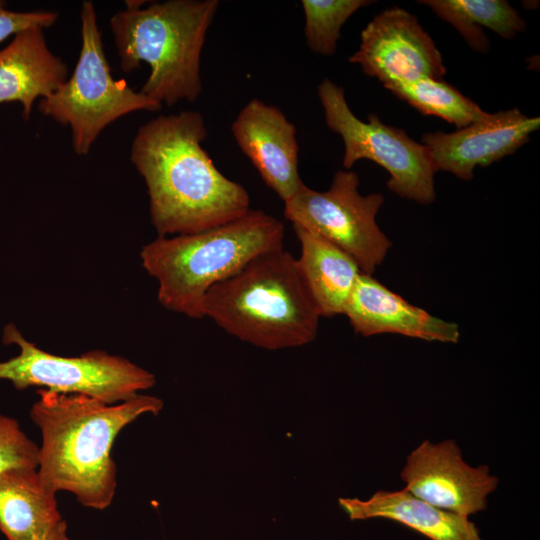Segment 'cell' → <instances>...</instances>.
<instances>
[{
	"label": "cell",
	"instance_id": "obj_1",
	"mask_svg": "<svg viewBox=\"0 0 540 540\" xmlns=\"http://www.w3.org/2000/svg\"><path fill=\"white\" fill-rule=\"evenodd\" d=\"M206 137L202 114L181 111L149 120L132 141L130 160L145 181L158 236L200 232L250 210L246 188L227 178L203 148Z\"/></svg>",
	"mask_w": 540,
	"mask_h": 540
},
{
	"label": "cell",
	"instance_id": "obj_2",
	"mask_svg": "<svg viewBox=\"0 0 540 540\" xmlns=\"http://www.w3.org/2000/svg\"><path fill=\"white\" fill-rule=\"evenodd\" d=\"M30 417L41 433L38 473L55 493L73 494L84 507L104 510L117 488L111 456L118 434L139 416L157 415L163 401L138 394L115 404L81 394L38 390Z\"/></svg>",
	"mask_w": 540,
	"mask_h": 540
},
{
	"label": "cell",
	"instance_id": "obj_3",
	"mask_svg": "<svg viewBox=\"0 0 540 540\" xmlns=\"http://www.w3.org/2000/svg\"><path fill=\"white\" fill-rule=\"evenodd\" d=\"M202 314L228 334L267 350L313 342L321 318L296 257L284 247L255 257L214 285Z\"/></svg>",
	"mask_w": 540,
	"mask_h": 540
},
{
	"label": "cell",
	"instance_id": "obj_4",
	"mask_svg": "<svg viewBox=\"0 0 540 540\" xmlns=\"http://www.w3.org/2000/svg\"><path fill=\"white\" fill-rule=\"evenodd\" d=\"M283 223L262 210L191 234L158 236L143 246L142 265L158 282V300L168 310L203 318L202 303L216 284L255 257L283 248Z\"/></svg>",
	"mask_w": 540,
	"mask_h": 540
},
{
	"label": "cell",
	"instance_id": "obj_5",
	"mask_svg": "<svg viewBox=\"0 0 540 540\" xmlns=\"http://www.w3.org/2000/svg\"><path fill=\"white\" fill-rule=\"evenodd\" d=\"M218 6L217 0H169L112 15L122 71L132 72L141 62L150 67L142 94L162 106L199 98L202 49Z\"/></svg>",
	"mask_w": 540,
	"mask_h": 540
},
{
	"label": "cell",
	"instance_id": "obj_6",
	"mask_svg": "<svg viewBox=\"0 0 540 540\" xmlns=\"http://www.w3.org/2000/svg\"><path fill=\"white\" fill-rule=\"evenodd\" d=\"M81 48L72 74L38 110L55 122L69 126L77 155H87L101 132L135 111H158L162 105L134 91L124 79L116 80L107 61L95 6L84 1L80 11Z\"/></svg>",
	"mask_w": 540,
	"mask_h": 540
},
{
	"label": "cell",
	"instance_id": "obj_7",
	"mask_svg": "<svg viewBox=\"0 0 540 540\" xmlns=\"http://www.w3.org/2000/svg\"><path fill=\"white\" fill-rule=\"evenodd\" d=\"M4 344H15L20 353L0 362V379L22 390L31 386L61 394H81L108 404L126 401L153 387L155 376L126 358L104 351L78 357L47 353L27 341L14 324L3 330Z\"/></svg>",
	"mask_w": 540,
	"mask_h": 540
},
{
	"label": "cell",
	"instance_id": "obj_8",
	"mask_svg": "<svg viewBox=\"0 0 540 540\" xmlns=\"http://www.w3.org/2000/svg\"><path fill=\"white\" fill-rule=\"evenodd\" d=\"M317 94L328 128L344 143L346 169L361 159L374 161L390 175L387 186L402 198L429 205L435 201L434 175L437 172L428 149L405 131L384 124L376 114L360 120L350 109L344 89L325 78Z\"/></svg>",
	"mask_w": 540,
	"mask_h": 540
},
{
	"label": "cell",
	"instance_id": "obj_9",
	"mask_svg": "<svg viewBox=\"0 0 540 540\" xmlns=\"http://www.w3.org/2000/svg\"><path fill=\"white\" fill-rule=\"evenodd\" d=\"M359 184L351 170L337 171L324 192L303 184L284 201V216L324 237L349 255L362 273L373 275L392 243L376 221L383 195H362Z\"/></svg>",
	"mask_w": 540,
	"mask_h": 540
},
{
	"label": "cell",
	"instance_id": "obj_10",
	"mask_svg": "<svg viewBox=\"0 0 540 540\" xmlns=\"http://www.w3.org/2000/svg\"><path fill=\"white\" fill-rule=\"evenodd\" d=\"M349 62L384 87L422 78L443 80L446 73L435 42L413 14L399 7L381 11L366 25Z\"/></svg>",
	"mask_w": 540,
	"mask_h": 540
},
{
	"label": "cell",
	"instance_id": "obj_11",
	"mask_svg": "<svg viewBox=\"0 0 540 540\" xmlns=\"http://www.w3.org/2000/svg\"><path fill=\"white\" fill-rule=\"evenodd\" d=\"M400 477L414 497L466 517L487 508L499 482L487 465H469L453 439L422 441L406 457Z\"/></svg>",
	"mask_w": 540,
	"mask_h": 540
},
{
	"label": "cell",
	"instance_id": "obj_12",
	"mask_svg": "<svg viewBox=\"0 0 540 540\" xmlns=\"http://www.w3.org/2000/svg\"><path fill=\"white\" fill-rule=\"evenodd\" d=\"M539 127V117H529L513 108L488 113L485 118L451 133H425L422 144L437 171H447L469 181L476 166H489L513 154Z\"/></svg>",
	"mask_w": 540,
	"mask_h": 540
},
{
	"label": "cell",
	"instance_id": "obj_13",
	"mask_svg": "<svg viewBox=\"0 0 540 540\" xmlns=\"http://www.w3.org/2000/svg\"><path fill=\"white\" fill-rule=\"evenodd\" d=\"M231 131L262 180L283 202L304 184L298 170L296 127L279 108L251 99L239 111Z\"/></svg>",
	"mask_w": 540,
	"mask_h": 540
},
{
	"label": "cell",
	"instance_id": "obj_14",
	"mask_svg": "<svg viewBox=\"0 0 540 540\" xmlns=\"http://www.w3.org/2000/svg\"><path fill=\"white\" fill-rule=\"evenodd\" d=\"M343 315L354 332L364 337L398 334L442 343H457L460 338L456 323L412 305L373 275L364 273L359 275Z\"/></svg>",
	"mask_w": 540,
	"mask_h": 540
},
{
	"label": "cell",
	"instance_id": "obj_15",
	"mask_svg": "<svg viewBox=\"0 0 540 540\" xmlns=\"http://www.w3.org/2000/svg\"><path fill=\"white\" fill-rule=\"evenodd\" d=\"M43 31L25 29L0 50V103H20L25 120L37 99L51 95L68 78L67 65L49 49Z\"/></svg>",
	"mask_w": 540,
	"mask_h": 540
},
{
	"label": "cell",
	"instance_id": "obj_16",
	"mask_svg": "<svg viewBox=\"0 0 540 540\" xmlns=\"http://www.w3.org/2000/svg\"><path fill=\"white\" fill-rule=\"evenodd\" d=\"M350 520L382 518L398 522L430 540H484L469 517L435 507L404 489L377 491L369 499L339 498Z\"/></svg>",
	"mask_w": 540,
	"mask_h": 540
},
{
	"label": "cell",
	"instance_id": "obj_17",
	"mask_svg": "<svg viewBox=\"0 0 540 540\" xmlns=\"http://www.w3.org/2000/svg\"><path fill=\"white\" fill-rule=\"evenodd\" d=\"M300 244L297 265L321 317L343 314L362 273L344 251L316 232L292 224Z\"/></svg>",
	"mask_w": 540,
	"mask_h": 540
},
{
	"label": "cell",
	"instance_id": "obj_18",
	"mask_svg": "<svg viewBox=\"0 0 540 540\" xmlns=\"http://www.w3.org/2000/svg\"><path fill=\"white\" fill-rule=\"evenodd\" d=\"M56 493L37 469L0 472V531L8 540H31L62 520Z\"/></svg>",
	"mask_w": 540,
	"mask_h": 540
},
{
	"label": "cell",
	"instance_id": "obj_19",
	"mask_svg": "<svg viewBox=\"0 0 540 540\" xmlns=\"http://www.w3.org/2000/svg\"><path fill=\"white\" fill-rule=\"evenodd\" d=\"M442 20L450 23L470 47L481 53L489 50L490 41L482 27L503 38L512 39L525 30L526 23L504 0H421Z\"/></svg>",
	"mask_w": 540,
	"mask_h": 540
},
{
	"label": "cell",
	"instance_id": "obj_20",
	"mask_svg": "<svg viewBox=\"0 0 540 540\" xmlns=\"http://www.w3.org/2000/svg\"><path fill=\"white\" fill-rule=\"evenodd\" d=\"M424 115H432L464 128L487 116L473 100L443 80L422 78L385 87Z\"/></svg>",
	"mask_w": 540,
	"mask_h": 540
},
{
	"label": "cell",
	"instance_id": "obj_21",
	"mask_svg": "<svg viewBox=\"0 0 540 540\" xmlns=\"http://www.w3.org/2000/svg\"><path fill=\"white\" fill-rule=\"evenodd\" d=\"M372 3L374 1L302 0L304 33L309 49L320 55L334 54L344 23L358 9Z\"/></svg>",
	"mask_w": 540,
	"mask_h": 540
},
{
	"label": "cell",
	"instance_id": "obj_22",
	"mask_svg": "<svg viewBox=\"0 0 540 540\" xmlns=\"http://www.w3.org/2000/svg\"><path fill=\"white\" fill-rule=\"evenodd\" d=\"M39 465V447L21 430L18 422L0 414V472Z\"/></svg>",
	"mask_w": 540,
	"mask_h": 540
},
{
	"label": "cell",
	"instance_id": "obj_23",
	"mask_svg": "<svg viewBox=\"0 0 540 540\" xmlns=\"http://www.w3.org/2000/svg\"><path fill=\"white\" fill-rule=\"evenodd\" d=\"M57 19L58 13L55 11H12L6 8L4 1L0 0V43L31 27L49 28L56 23Z\"/></svg>",
	"mask_w": 540,
	"mask_h": 540
},
{
	"label": "cell",
	"instance_id": "obj_24",
	"mask_svg": "<svg viewBox=\"0 0 540 540\" xmlns=\"http://www.w3.org/2000/svg\"><path fill=\"white\" fill-rule=\"evenodd\" d=\"M31 540H69L67 534V524L62 519L45 532L32 538Z\"/></svg>",
	"mask_w": 540,
	"mask_h": 540
}]
</instances>
